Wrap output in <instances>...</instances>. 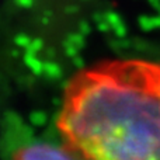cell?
Wrapping results in <instances>:
<instances>
[{"label":"cell","mask_w":160,"mask_h":160,"mask_svg":"<svg viewBox=\"0 0 160 160\" xmlns=\"http://www.w3.org/2000/svg\"><path fill=\"white\" fill-rule=\"evenodd\" d=\"M56 128L78 160H160V105L138 59L76 73L65 88Z\"/></svg>","instance_id":"cell-1"},{"label":"cell","mask_w":160,"mask_h":160,"mask_svg":"<svg viewBox=\"0 0 160 160\" xmlns=\"http://www.w3.org/2000/svg\"><path fill=\"white\" fill-rule=\"evenodd\" d=\"M7 160H78L63 143L55 145L39 139L11 141L7 146Z\"/></svg>","instance_id":"cell-2"},{"label":"cell","mask_w":160,"mask_h":160,"mask_svg":"<svg viewBox=\"0 0 160 160\" xmlns=\"http://www.w3.org/2000/svg\"><path fill=\"white\" fill-rule=\"evenodd\" d=\"M138 65L145 80H146V83L152 88L153 93H155L160 105V62L139 61L138 59Z\"/></svg>","instance_id":"cell-3"}]
</instances>
